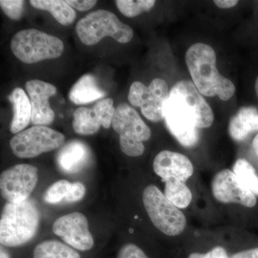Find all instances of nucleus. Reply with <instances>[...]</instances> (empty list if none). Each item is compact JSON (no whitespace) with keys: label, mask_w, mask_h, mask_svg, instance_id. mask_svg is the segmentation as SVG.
Returning a JSON list of instances; mask_svg holds the SVG:
<instances>
[{"label":"nucleus","mask_w":258,"mask_h":258,"mask_svg":"<svg viewBox=\"0 0 258 258\" xmlns=\"http://www.w3.org/2000/svg\"><path fill=\"white\" fill-rule=\"evenodd\" d=\"M252 147H253L254 152H255L256 155H257L258 157V134L253 139Z\"/></svg>","instance_id":"obj_34"},{"label":"nucleus","mask_w":258,"mask_h":258,"mask_svg":"<svg viewBox=\"0 0 258 258\" xmlns=\"http://www.w3.org/2000/svg\"><path fill=\"white\" fill-rule=\"evenodd\" d=\"M233 172L242 184L254 195H258V176L250 163L244 159H237L234 164Z\"/></svg>","instance_id":"obj_23"},{"label":"nucleus","mask_w":258,"mask_h":258,"mask_svg":"<svg viewBox=\"0 0 258 258\" xmlns=\"http://www.w3.org/2000/svg\"><path fill=\"white\" fill-rule=\"evenodd\" d=\"M39 220L38 210L32 202L7 203L0 220V243L8 247L28 243L36 234Z\"/></svg>","instance_id":"obj_3"},{"label":"nucleus","mask_w":258,"mask_h":258,"mask_svg":"<svg viewBox=\"0 0 258 258\" xmlns=\"http://www.w3.org/2000/svg\"><path fill=\"white\" fill-rule=\"evenodd\" d=\"M214 3L218 8H222V9L234 8L238 4L237 0H216V1H214Z\"/></svg>","instance_id":"obj_33"},{"label":"nucleus","mask_w":258,"mask_h":258,"mask_svg":"<svg viewBox=\"0 0 258 258\" xmlns=\"http://www.w3.org/2000/svg\"><path fill=\"white\" fill-rule=\"evenodd\" d=\"M76 30L80 40L86 45H96L108 36L120 43H127L134 36L133 29L105 10H96L86 15L79 20Z\"/></svg>","instance_id":"obj_4"},{"label":"nucleus","mask_w":258,"mask_h":258,"mask_svg":"<svg viewBox=\"0 0 258 258\" xmlns=\"http://www.w3.org/2000/svg\"><path fill=\"white\" fill-rule=\"evenodd\" d=\"M230 258H258V247L235 252Z\"/></svg>","instance_id":"obj_32"},{"label":"nucleus","mask_w":258,"mask_h":258,"mask_svg":"<svg viewBox=\"0 0 258 258\" xmlns=\"http://www.w3.org/2000/svg\"><path fill=\"white\" fill-rule=\"evenodd\" d=\"M187 258H230L227 250L222 246H216L208 252H192Z\"/></svg>","instance_id":"obj_30"},{"label":"nucleus","mask_w":258,"mask_h":258,"mask_svg":"<svg viewBox=\"0 0 258 258\" xmlns=\"http://www.w3.org/2000/svg\"><path fill=\"white\" fill-rule=\"evenodd\" d=\"M10 47L15 57L26 64H33L60 57L63 42L57 37L35 29L21 30L12 39Z\"/></svg>","instance_id":"obj_5"},{"label":"nucleus","mask_w":258,"mask_h":258,"mask_svg":"<svg viewBox=\"0 0 258 258\" xmlns=\"http://www.w3.org/2000/svg\"><path fill=\"white\" fill-rule=\"evenodd\" d=\"M185 60L193 83L203 96H217L227 101L235 94V85L219 72L216 53L208 44H194L186 51Z\"/></svg>","instance_id":"obj_2"},{"label":"nucleus","mask_w":258,"mask_h":258,"mask_svg":"<svg viewBox=\"0 0 258 258\" xmlns=\"http://www.w3.org/2000/svg\"><path fill=\"white\" fill-rule=\"evenodd\" d=\"M153 169L163 181L174 179L186 182L193 175L194 166L184 154L171 151H162L156 156Z\"/></svg>","instance_id":"obj_15"},{"label":"nucleus","mask_w":258,"mask_h":258,"mask_svg":"<svg viewBox=\"0 0 258 258\" xmlns=\"http://www.w3.org/2000/svg\"><path fill=\"white\" fill-rule=\"evenodd\" d=\"M214 113L192 82L176 83L169 92L164 106V120L171 135L186 148L198 144L199 128H210Z\"/></svg>","instance_id":"obj_1"},{"label":"nucleus","mask_w":258,"mask_h":258,"mask_svg":"<svg viewBox=\"0 0 258 258\" xmlns=\"http://www.w3.org/2000/svg\"><path fill=\"white\" fill-rule=\"evenodd\" d=\"M63 134L45 125H34L15 134L10 141V147L16 157L28 159L62 147Z\"/></svg>","instance_id":"obj_7"},{"label":"nucleus","mask_w":258,"mask_h":258,"mask_svg":"<svg viewBox=\"0 0 258 258\" xmlns=\"http://www.w3.org/2000/svg\"><path fill=\"white\" fill-rule=\"evenodd\" d=\"M25 88L31 104L32 124L46 126L52 123L55 119V113L51 108L49 98L57 92L55 86L35 79L28 81Z\"/></svg>","instance_id":"obj_13"},{"label":"nucleus","mask_w":258,"mask_h":258,"mask_svg":"<svg viewBox=\"0 0 258 258\" xmlns=\"http://www.w3.org/2000/svg\"><path fill=\"white\" fill-rule=\"evenodd\" d=\"M30 4L38 10L49 12L61 25H71L76 18L75 10L62 0H32Z\"/></svg>","instance_id":"obj_21"},{"label":"nucleus","mask_w":258,"mask_h":258,"mask_svg":"<svg viewBox=\"0 0 258 258\" xmlns=\"http://www.w3.org/2000/svg\"><path fill=\"white\" fill-rule=\"evenodd\" d=\"M86 194V187L81 182H75L70 186L69 192L64 200L68 203H75L80 201L84 198Z\"/></svg>","instance_id":"obj_29"},{"label":"nucleus","mask_w":258,"mask_h":258,"mask_svg":"<svg viewBox=\"0 0 258 258\" xmlns=\"http://www.w3.org/2000/svg\"><path fill=\"white\" fill-rule=\"evenodd\" d=\"M165 81L153 80L148 87L141 82H134L129 89L128 99L133 106L139 107L142 114L151 121L164 119V106L169 96Z\"/></svg>","instance_id":"obj_8"},{"label":"nucleus","mask_w":258,"mask_h":258,"mask_svg":"<svg viewBox=\"0 0 258 258\" xmlns=\"http://www.w3.org/2000/svg\"><path fill=\"white\" fill-rule=\"evenodd\" d=\"M112 126L119 137L146 142L150 139V128L133 107L122 103L115 108Z\"/></svg>","instance_id":"obj_14"},{"label":"nucleus","mask_w":258,"mask_h":258,"mask_svg":"<svg viewBox=\"0 0 258 258\" xmlns=\"http://www.w3.org/2000/svg\"><path fill=\"white\" fill-rule=\"evenodd\" d=\"M68 3L72 8L79 10V11H88L91 10L96 5L97 1L94 0H82V1H78V0H67Z\"/></svg>","instance_id":"obj_31"},{"label":"nucleus","mask_w":258,"mask_h":258,"mask_svg":"<svg viewBox=\"0 0 258 258\" xmlns=\"http://www.w3.org/2000/svg\"><path fill=\"white\" fill-rule=\"evenodd\" d=\"M214 198L223 204H238L246 208H253L257 204L256 195L241 183L233 171H219L212 179Z\"/></svg>","instance_id":"obj_11"},{"label":"nucleus","mask_w":258,"mask_h":258,"mask_svg":"<svg viewBox=\"0 0 258 258\" xmlns=\"http://www.w3.org/2000/svg\"><path fill=\"white\" fill-rule=\"evenodd\" d=\"M142 200L153 225L162 233L174 237L184 232L186 226L184 214L155 185H149L144 189Z\"/></svg>","instance_id":"obj_6"},{"label":"nucleus","mask_w":258,"mask_h":258,"mask_svg":"<svg viewBox=\"0 0 258 258\" xmlns=\"http://www.w3.org/2000/svg\"><path fill=\"white\" fill-rule=\"evenodd\" d=\"M52 231L64 243L79 252H88L94 247V239L88 229L87 218L80 212L59 217L52 225Z\"/></svg>","instance_id":"obj_10"},{"label":"nucleus","mask_w":258,"mask_h":258,"mask_svg":"<svg viewBox=\"0 0 258 258\" xmlns=\"http://www.w3.org/2000/svg\"><path fill=\"white\" fill-rule=\"evenodd\" d=\"M38 181V169L29 164H18L3 171L0 176V189L8 203L28 200Z\"/></svg>","instance_id":"obj_9"},{"label":"nucleus","mask_w":258,"mask_h":258,"mask_svg":"<svg viewBox=\"0 0 258 258\" xmlns=\"http://www.w3.org/2000/svg\"><path fill=\"white\" fill-rule=\"evenodd\" d=\"M25 2L22 0H1L0 6L8 18L13 20H18L23 15Z\"/></svg>","instance_id":"obj_26"},{"label":"nucleus","mask_w":258,"mask_h":258,"mask_svg":"<svg viewBox=\"0 0 258 258\" xmlns=\"http://www.w3.org/2000/svg\"><path fill=\"white\" fill-rule=\"evenodd\" d=\"M9 99L13 103L14 111L10 132L17 134L23 132L31 121V104L30 98L23 88H15L10 94Z\"/></svg>","instance_id":"obj_18"},{"label":"nucleus","mask_w":258,"mask_h":258,"mask_svg":"<svg viewBox=\"0 0 258 258\" xmlns=\"http://www.w3.org/2000/svg\"><path fill=\"white\" fill-rule=\"evenodd\" d=\"M104 96V91L99 87L94 76L91 74L82 76L73 86L69 93L70 100L77 105L91 103Z\"/></svg>","instance_id":"obj_19"},{"label":"nucleus","mask_w":258,"mask_h":258,"mask_svg":"<svg viewBox=\"0 0 258 258\" xmlns=\"http://www.w3.org/2000/svg\"><path fill=\"white\" fill-rule=\"evenodd\" d=\"M32 258H82L79 251L58 240H45L35 246Z\"/></svg>","instance_id":"obj_20"},{"label":"nucleus","mask_w":258,"mask_h":258,"mask_svg":"<svg viewBox=\"0 0 258 258\" xmlns=\"http://www.w3.org/2000/svg\"><path fill=\"white\" fill-rule=\"evenodd\" d=\"M231 138L242 142L252 133L258 132V111L253 106L242 107L231 118L228 127Z\"/></svg>","instance_id":"obj_17"},{"label":"nucleus","mask_w":258,"mask_h":258,"mask_svg":"<svg viewBox=\"0 0 258 258\" xmlns=\"http://www.w3.org/2000/svg\"><path fill=\"white\" fill-rule=\"evenodd\" d=\"M254 88H255L256 95H257L258 98V76L256 79L255 84H254Z\"/></svg>","instance_id":"obj_36"},{"label":"nucleus","mask_w":258,"mask_h":258,"mask_svg":"<svg viewBox=\"0 0 258 258\" xmlns=\"http://www.w3.org/2000/svg\"><path fill=\"white\" fill-rule=\"evenodd\" d=\"M0 254H1V258H11L9 252H7L4 249L1 248Z\"/></svg>","instance_id":"obj_35"},{"label":"nucleus","mask_w":258,"mask_h":258,"mask_svg":"<svg viewBox=\"0 0 258 258\" xmlns=\"http://www.w3.org/2000/svg\"><path fill=\"white\" fill-rule=\"evenodd\" d=\"M71 183L62 179L56 181L47 188L44 194L43 200L46 203L57 204L66 199Z\"/></svg>","instance_id":"obj_25"},{"label":"nucleus","mask_w":258,"mask_h":258,"mask_svg":"<svg viewBox=\"0 0 258 258\" xmlns=\"http://www.w3.org/2000/svg\"><path fill=\"white\" fill-rule=\"evenodd\" d=\"M115 111L111 98L98 101L91 108L80 107L74 112L73 128L81 135H92L101 126L104 128L111 126Z\"/></svg>","instance_id":"obj_12"},{"label":"nucleus","mask_w":258,"mask_h":258,"mask_svg":"<svg viewBox=\"0 0 258 258\" xmlns=\"http://www.w3.org/2000/svg\"><path fill=\"white\" fill-rule=\"evenodd\" d=\"M89 148L81 141H72L64 145L57 156V163L61 171L75 174L82 170L89 163Z\"/></svg>","instance_id":"obj_16"},{"label":"nucleus","mask_w":258,"mask_h":258,"mask_svg":"<svg viewBox=\"0 0 258 258\" xmlns=\"http://www.w3.org/2000/svg\"><path fill=\"white\" fill-rule=\"evenodd\" d=\"M116 258H149L144 250L137 244H125L118 249Z\"/></svg>","instance_id":"obj_28"},{"label":"nucleus","mask_w":258,"mask_h":258,"mask_svg":"<svg viewBox=\"0 0 258 258\" xmlns=\"http://www.w3.org/2000/svg\"><path fill=\"white\" fill-rule=\"evenodd\" d=\"M154 0H117V8L120 13L128 18L138 16L144 12H149L154 8Z\"/></svg>","instance_id":"obj_24"},{"label":"nucleus","mask_w":258,"mask_h":258,"mask_svg":"<svg viewBox=\"0 0 258 258\" xmlns=\"http://www.w3.org/2000/svg\"><path fill=\"white\" fill-rule=\"evenodd\" d=\"M164 195L174 206L185 209L189 206L192 200V194L186 182L171 179L165 181Z\"/></svg>","instance_id":"obj_22"},{"label":"nucleus","mask_w":258,"mask_h":258,"mask_svg":"<svg viewBox=\"0 0 258 258\" xmlns=\"http://www.w3.org/2000/svg\"><path fill=\"white\" fill-rule=\"evenodd\" d=\"M120 147L122 152L129 157H137L142 155L145 151L143 142L119 137Z\"/></svg>","instance_id":"obj_27"}]
</instances>
